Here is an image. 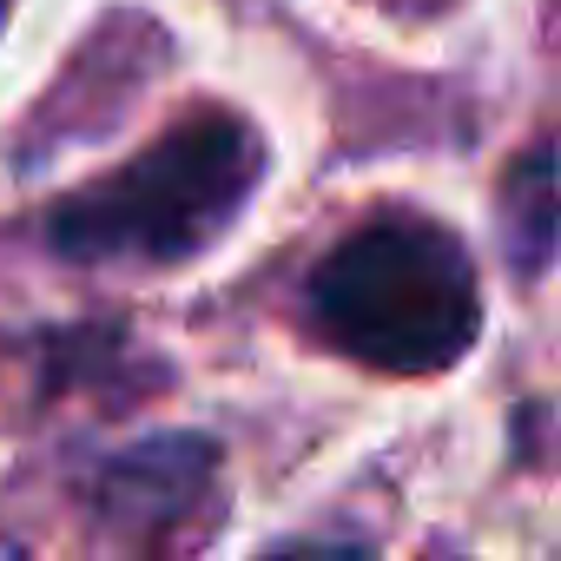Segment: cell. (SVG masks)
<instances>
[{
  "label": "cell",
  "mask_w": 561,
  "mask_h": 561,
  "mask_svg": "<svg viewBox=\"0 0 561 561\" xmlns=\"http://www.w3.org/2000/svg\"><path fill=\"white\" fill-rule=\"evenodd\" d=\"M318 337L383 377H436L469 357L482 291L469 251L416 211H377L311 271Z\"/></svg>",
  "instance_id": "1"
},
{
  "label": "cell",
  "mask_w": 561,
  "mask_h": 561,
  "mask_svg": "<svg viewBox=\"0 0 561 561\" xmlns=\"http://www.w3.org/2000/svg\"><path fill=\"white\" fill-rule=\"evenodd\" d=\"M495 211H502V251L515 277H541L561 238V133L515 152V165L495 185Z\"/></svg>",
  "instance_id": "4"
},
{
  "label": "cell",
  "mask_w": 561,
  "mask_h": 561,
  "mask_svg": "<svg viewBox=\"0 0 561 561\" xmlns=\"http://www.w3.org/2000/svg\"><path fill=\"white\" fill-rule=\"evenodd\" d=\"M0 27H8V0H0Z\"/></svg>",
  "instance_id": "6"
},
{
  "label": "cell",
  "mask_w": 561,
  "mask_h": 561,
  "mask_svg": "<svg viewBox=\"0 0 561 561\" xmlns=\"http://www.w3.org/2000/svg\"><path fill=\"white\" fill-rule=\"evenodd\" d=\"M264 561H370V554L351 548V541H291V548L264 554Z\"/></svg>",
  "instance_id": "5"
},
{
  "label": "cell",
  "mask_w": 561,
  "mask_h": 561,
  "mask_svg": "<svg viewBox=\"0 0 561 561\" xmlns=\"http://www.w3.org/2000/svg\"><path fill=\"white\" fill-rule=\"evenodd\" d=\"M264 139L238 113H192L113 179L67 192L47 211L54 251L80 264H185L257 192Z\"/></svg>",
  "instance_id": "2"
},
{
  "label": "cell",
  "mask_w": 561,
  "mask_h": 561,
  "mask_svg": "<svg viewBox=\"0 0 561 561\" xmlns=\"http://www.w3.org/2000/svg\"><path fill=\"white\" fill-rule=\"evenodd\" d=\"M218 449L205 436H152L126 456H113L93 482L100 535L119 548H159L165 535H185L211 495Z\"/></svg>",
  "instance_id": "3"
}]
</instances>
